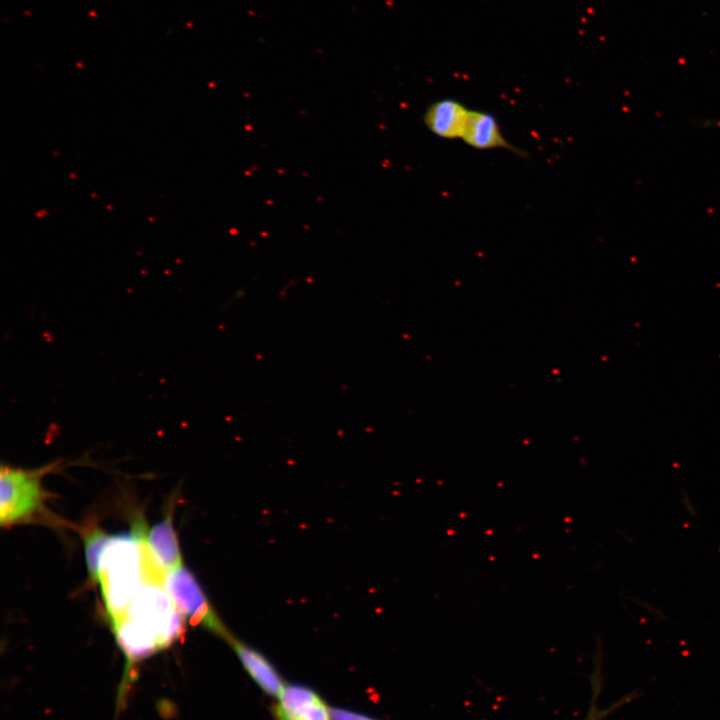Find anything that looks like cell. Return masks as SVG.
Here are the masks:
<instances>
[{"mask_svg": "<svg viewBox=\"0 0 720 720\" xmlns=\"http://www.w3.org/2000/svg\"><path fill=\"white\" fill-rule=\"evenodd\" d=\"M185 619L176 609L163 581L147 579L123 616L112 624L116 641L126 658L127 678L140 661L168 648L184 631Z\"/></svg>", "mask_w": 720, "mask_h": 720, "instance_id": "cell-1", "label": "cell"}, {"mask_svg": "<svg viewBox=\"0 0 720 720\" xmlns=\"http://www.w3.org/2000/svg\"><path fill=\"white\" fill-rule=\"evenodd\" d=\"M144 529L112 535L105 547L99 572L104 606L111 625L118 621L147 579L163 580L143 542Z\"/></svg>", "mask_w": 720, "mask_h": 720, "instance_id": "cell-2", "label": "cell"}, {"mask_svg": "<svg viewBox=\"0 0 720 720\" xmlns=\"http://www.w3.org/2000/svg\"><path fill=\"white\" fill-rule=\"evenodd\" d=\"M55 464L22 469L2 464L0 471V524L10 527L39 516L44 510L47 493L42 485L43 475Z\"/></svg>", "mask_w": 720, "mask_h": 720, "instance_id": "cell-3", "label": "cell"}, {"mask_svg": "<svg viewBox=\"0 0 720 720\" xmlns=\"http://www.w3.org/2000/svg\"><path fill=\"white\" fill-rule=\"evenodd\" d=\"M163 584L185 620L208 629L227 642L232 639L233 636L211 606L202 586L184 565L166 572Z\"/></svg>", "mask_w": 720, "mask_h": 720, "instance_id": "cell-4", "label": "cell"}, {"mask_svg": "<svg viewBox=\"0 0 720 720\" xmlns=\"http://www.w3.org/2000/svg\"><path fill=\"white\" fill-rule=\"evenodd\" d=\"M272 711L276 720H332L331 708L313 689L285 684Z\"/></svg>", "mask_w": 720, "mask_h": 720, "instance_id": "cell-5", "label": "cell"}, {"mask_svg": "<svg viewBox=\"0 0 720 720\" xmlns=\"http://www.w3.org/2000/svg\"><path fill=\"white\" fill-rule=\"evenodd\" d=\"M143 541L152 561L164 573L183 565L171 512L144 532Z\"/></svg>", "mask_w": 720, "mask_h": 720, "instance_id": "cell-6", "label": "cell"}, {"mask_svg": "<svg viewBox=\"0 0 720 720\" xmlns=\"http://www.w3.org/2000/svg\"><path fill=\"white\" fill-rule=\"evenodd\" d=\"M470 110L461 102L445 98L430 104L424 113V124L435 136L462 139Z\"/></svg>", "mask_w": 720, "mask_h": 720, "instance_id": "cell-7", "label": "cell"}, {"mask_svg": "<svg viewBox=\"0 0 720 720\" xmlns=\"http://www.w3.org/2000/svg\"><path fill=\"white\" fill-rule=\"evenodd\" d=\"M242 666L267 695L277 698L285 683L274 665L258 650L244 642L232 638L229 641Z\"/></svg>", "mask_w": 720, "mask_h": 720, "instance_id": "cell-8", "label": "cell"}, {"mask_svg": "<svg viewBox=\"0 0 720 720\" xmlns=\"http://www.w3.org/2000/svg\"><path fill=\"white\" fill-rule=\"evenodd\" d=\"M462 140L479 150L504 148L513 150L505 139L495 116L489 112L470 110Z\"/></svg>", "mask_w": 720, "mask_h": 720, "instance_id": "cell-9", "label": "cell"}, {"mask_svg": "<svg viewBox=\"0 0 720 720\" xmlns=\"http://www.w3.org/2000/svg\"><path fill=\"white\" fill-rule=\"evenodd\" d=\"M82 537L88 579L90 583L98 584L101 557L112 535L98 526H92L85 529Z\"/></svg>", "mask_w": 720, "mask_h": 720, "instance_id": "cell-10", "label": "cell"}, {"mask_svg": "<svg viewBox=\"0 0 720 720\" xmlns=\"http://www.w3.org/2000/svg\"><path fill=\"white\" fill-rule=\"evenodd\" d=\"M332 720H377L369 715L346 708H331Z\"/></svg>", "mask_w": 720, "mask_h": 720, "instance_id": "cell-11", "label": "cell"}, {"mask_svg": "<svg viewBox=\"0 0 720 720\" xmlns=\"http://www.w3.org/2000/svg\"><path fill=\"white\" fill-rule=\"evenodd\" d=\"M630 700H632V695H631V694H628V695H626L624 698H622L621 700H619L617 703H615L614 705H612L609 709L598 711V710H596L595 707L593 706V709H592V711L590 712L587 720H600V719H602L604 716H606L610 711H613L614 709H617L619 706L625 704L626 702H628V701H630Z\"/></svg>", "mask_w": 720, "mask_h": 720, "instance_id": "cell-12", "label": "cell"}]
</instances>
